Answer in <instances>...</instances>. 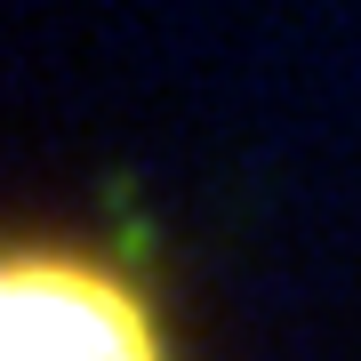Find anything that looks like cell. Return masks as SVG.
<instances>
[{
	"instance_id": "obj_1",
	"label": "cell",
	"mask_w": 361,
	"mask_h": 361,
	"mask_svg": "<svg viewBox=\"0 0 361 361\" xmlns=\"http://www.w3.org/2000/svg\"><path fill=\"white\" fill-rule=\"evenodd\" d=\"M0 361H169V353L129 273L80 249H8Z\"/></svg>"
}]
</instances>
